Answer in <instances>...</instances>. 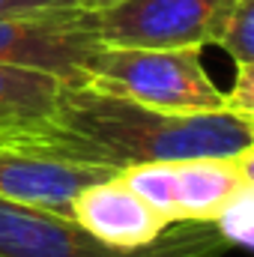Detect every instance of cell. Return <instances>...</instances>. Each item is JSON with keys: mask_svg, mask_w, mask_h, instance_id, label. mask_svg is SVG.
Masks as SVG:
<instances>
[{"mask_svg": "<svg viewBox=\"0 0 254 257\" xmlns=\"http://www.w3.org/2000/svg\"><path fill=\"white\" fill-rule=\"evenodd\" d=\"M12 147L111 174L144 162H186L254 153V126L230 111L174 114L138 105L93 84H69L45 132L18 135Z\"/></svg>", "mask_w": 254, "mask_h": 257, "instance_id": "cell-1", "label": "cell"}, {"mask_svg": "<svg viewBox=\"0 0 254 257\" xmlns=\"http://www.w3.org/2000/svg\"><path fill=\"white\" fill-rule=\"evenodd\" d=\"M227 248L212 221H177L144 248H114L69 215L0 197V257H218Z\"/></svg>", "mask_w": 254, "mask_h": 257, "instance_id": "cell-2", "label": "cell"}, {"mask_svg": "<svg viewBox=\"0 0 254 257\" xmlns=\"http://www.w3.org/2000/svg\"><path fill=\"white\" fill-rule=\"evenodd\" d=\"M203 48H111L102 45L84 69V84L126 96L138 105L209 114L224 111V93L200 63Z\"/></svg>", "mask_w": 254, "mask_h": 257, "instance_id": "cell-3", "label": "cell"}, {"mask_svg": "<svg viewBox=\"0 0 254 257\" xmlns=\"http://www.w3.org/2000/svg\"><path fill=\"white\" fill-rule=\"evenodd\" d=\"M236 0H114L90 9V24L111 48L212 45Z\"/></svg>", "mask_w": 254, "mask_h": 257, "instance_id": "cell-4", "label": "cell"}, {"mask_svg": "<svg viewBox=\"0 0 254 257\" xmlns=\"http://www.w3.org/2000/svg\"><path fill=\"white\" fill-rule=\"evenodd\" d=\"M102 48L90 9H51L0 18V63L39 69L69 84H84L87 60Z\"/></svg>", "mask_w": 254, "mask_h": 257, "instance_id": "cell-5", "label": "cell"}, {"mask_svg": "<svg viewBox=\"0 0 254 257\" xmlns=\"http://www.w3.org/2000/svg\"><path fill=\"white\" fill-rule=\"evenodd\" d=\"M69 215L93 239L114 248H144L171 227L120 180V174L84 186L72 197Z\"/></svg>", "mask_w": 254, "mask_h": 257, "instance_id": "cell-6", "label": "cell"}, {"mask_svg": "<svg viewBox=\"0 0 254 257\" xmlns=\"http://www.w3.org/2000/svg\"><path fill=\"white\" fill-rule=\"evenodd\" d=\"M102 177H111V171L54 162V159L30 156L12 144H0V197L6 200L45 206L60 215H69L72 197Z\"/></svg>", "mask_w": 254, "mask_h": 257, "instance_id": "cell-7", "label": "cell"}, {"mask_svg": "<svg viewBox=\"0 0 254 257\" xmlns=\"http://www.w3.org/2000/svg\"><path fill=\"white\" fill-rule=\"evenodd\" d=\"M254 153L174 162L177 221H215L236 194L254 189Z\"/></svg>", "mask_w": 254, "mask_h": 257, "instance_id": "cell-8", "label": "cell"}, {"mask_svg": "<svg viewBox=\"0 0 254 257\" xmlns=\"http://www.w3.org/2000/svg\"><path fill=\"white\" fill-rule=\"evenodd\" d=\"M66 87L69 81L57 75L0 63V138L9 144L18 135L45 132Z\"/></svg>", "mask_w": 254, "mask_h": 257, "instance_id": "cell-9", "label": "cell"}, {"mask_svg": "<svg viewBox=\"0 0 254 257\" xmlns=\"http://www.w3.org/2000/svg\"><path fill=\"white\" fill-rule=\"evenodd\" d=\"M117 174L156 215H162L168 224H177V174H174V162L129 165Z\"/></svg>", "mask_w": 254, "mask_h": 257, "instance_id": "cell-10", "label": "cell"}, {"mask_svg": "<svg viewBox=\"0 0 254 257\" xmlns=\"http://www.w3.org/2000/svg\"><path fill=\"white\" fill-rule=\"evenodd\" d=\"M230 54V60L239 63H254V0H236L233 9L227 12L215 42Z\"/></svg>", "mask_w": 254, "mask_h": 257, "instance_id": "cell-11", "label": "cell"}, {"mask_svg": "<svg viewBox=\"0 0 254 257\" xmlns=\"http://www.w3.org/2000/svg\"><path fill=\"white\" fill-rule=\"evenodd\" d=\"M251 194L254 189H245L242 194H236L233 200H230V206L212 221L215 227H218V233L230 242V248L233 245H242V248H248L251 245V233H254V203H251Z\"/></svg>", "mask_w": 254, "mask_h": 257, "instance_id": "cell-12", "label": "cell"}, {"mask_svg": "<svg viewBox=\"0 0 254 257\" xmlns=\"http://www.w3.org/2000/svg\"><path fill=\"white\" fill-rule=\"evenodd\" d=\"M224 111L242 120H254V63L236 66V81L230 93H224Z\"/></svg>", "mask_w": 254, "mask_h": 257, "instance_id": "cell-13", "label": "cell"}, {"mask_svg": "<svg viewBox=\"0 0 254 257\" xmlns=\"http://www.w3.org/2000/svg\"><path fill=\"white\" fill-rule=\"evenodd\" d=\"M75 6H81V0H0V18L51 12V9H75Z\"/></svg>", "mask_w": 254, "mask_h": 257, "instance_id": "cell-14", "label": "cell"}, {"mask_svg": "<svg viewBox=\"0 0 254 257\" xmlns=\"http://www.w3.org/2000/svg\"><path fill=\"white\" fill-rule=\"evenodd\" d=\"M105 3H114V0H81L84 9H96V6H105Z\"/></svg>", "mask_w": 254, "mask_h": 257, "instance_id": "cell-15", "label": "cell"}, {"mask_svg": "<svg viewBox=\"0 0 254 257\" xmlns=\"http://www.w3.org/2000/svg\"><path fill=\"white\" fill-rule=\"evenodd\" d=\"M0 144H6V141H3V138H0Z\"/></svg>", "mask_w": 254, "mask_h": 257, "instance_id": "cell-16", "label": "cell"}]
</instances>
